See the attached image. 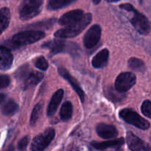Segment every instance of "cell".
I'll list each match as a JSON object with an SVG mask.
<instances>
[{
	"label": "cell",
	"instance_id": "6da1fadb",
	"mask_svg": "<svg viewBox=\"0 0 151 151\" xmlns=\"http://www.w3.org/2000/svg\"><path fill=\"white\" fill-rule=\"evenodd\" d=\"M120 8L131 12L133 13L132 17L130 19V22L134 26V27L142 35H147L150 32V25L148 19L143 14L136 10L132 4H121Z\"/></svg>",
	"mask_w": 151,
	"mask_h": 151
},
{
	"label": "cell",
	"instance_id": "7a4b0ae2",
	"mask_svg": "<svg viewBox=\"0 0 151 151\" xmlns=\"http://www.w3.org/2000/svg\"><path fill=\"white\" fill-rule=\"evenodd\" d=\"M92 19L91 13H86L83 17L76 23L66 27L55 32V36L58 38H70L79 35L90 24Z\"/></svg>",
	"mask_w": 151,
	"mask_h": 151
},
{
	"label": "cell",
	"instance_id": "3957f363",
	"mask_svg": "<svg viewBox=\"0 0 151 151\" xmlns=\"http://www.w3.org/2000/svg\"><path fill=\"white\" fill-rule=\"evenodd\" d=\"M45 37V33L39 30H27L16 34L12 38L13 48L28 45L37 42Z\"/></svg>",
	"mask_w": 151,
	"mask_h": 151
},
{
	"label": "cell",
	"instance_id": "277c9868",
	"mask_svg": "<svg viewBox=\"0 0 151 151\" xmlns=\"http://www.w3.org/2000/svg\"><path fill=\"white\" fill-rule=\"evenodd\" d=\"M44 0H24L19 8V16L22 20H29L40 13Z\"/></svg>",
	"mask_w": 151,
	"mask_h": 151
},
{
	"label": "cell",
	"instance_id": "5b68a950",
	"mask_svg": "<svg viewBox=\"0 0 151 151\" xmlns=\"http://www.w3.org/2000/svg\"><path fill=\"white\" fill-rule=\"evenodd\" d=\"M119 116L125 122L134 125L139 129L147 130L150 127L148 121L142 117L139 114L132 109H122L119 111Z\"/></svg>",
	"mask_w": 151,
	"mask_h": 151
},
{
	"label": "cell",
	"instance_id": "8992f818",
	"mask_svg": "<svg viewBox=\"0 0 151 151\" xmlns=\"http://www.w3.org/2000/svg\"><path fill=\"white\" fill-rule=\"evenodd\" d=\"M55 131L53 128H47L42 134L36 136L31 144V151H44L54 139Z\"/></svg>",
	"mask_w": 151,
	"mask_h": 151
},
{
	"label": "cell",
	"instance_id": "52a82bcc",
	"mask_svg": "<svg viewBox=\"0 0 151 151\" xmlns=\"http://www.w3.org/2000/svg\"><path fill=\"white\" fill-rule=\"evenodd\" d=\"M137 78L132 72H123L116 78L115 88L119 92L124 93L131 89L136 83Z\"/></svg>",
	"mask_w": 151,
	"mask_h": 151
},
{
	"label": "cell",
	"instance_id": "ba28073f",
	"mask_svg": "<svg viewBox=\"0 0 151 151\" xmlns=\"http://www.w3.org/2000/svg\"><path fill=\"white\" fill-rule=\"evenodd\" d=\"M101 38V27L95 24L88 29L83 38V44L86 48L91 49L95 47Z\"/></svg>",
	"mask_w": 151,
	"mask_h": 151
},
{
	"label": "cell",
	"instance_id": "9c48e42d",
	"mask_svg": "<svg viewBox=\"0 0 151 151\" xmlns=\"http://www.w3.org/2000/svg\"><path fill=\"white\" fill-rule=\"evenodd\" d=\"M127 143L131 151H150L148 145L132 132L127 133Z\"/></svg>",
	"mask_w": 151,
	"mask_h": 151
},
{
	"label": "cell",
	"instance_id": "30bf717a",
	"mask_svg": "<svg viewBox=\"0 0 151 151\" xmlns=\"http://www.w3.org/2000/svg\"><path fill=\"white\" fill-rule=\"evenodd\" d=\"M83 11L81 10H74L63 14L59 19L58 22L60 25L69 26L79 22L83 17Z\"/></svg>",
	"mask_w": 151,
	"mask_h": 151
},
{
	"label": "cell",
	"instance_id": "8fae6325",
	"mask_svg": "<svg viewBox=\"0 0 151 151\" xmlns=\"http://www.w3.org/2000/svg\"><path fill=\"white\" fill-rule=\"evenodd\" d=\"M58 73L60 74V75L62 78H64L65 80H66V81L69 83V84L72 86L73 89L75 91V92L78 94L81 101L83 103L84 99H85V94H84V91H83L82 88H81V87L80 86L79 84H78L76 79H75V78H74L73 77L67 72V70H66V69H64V68H59Z\"/></svg>",
	"mask_w": 151,
	"mask_h": 151
},
{
	"label": "cell",
	"instance_id": "7c38bea8",
	"mask_svg": "<svg viewBox=\"0 0 151 151\" xmlns=\"http://www.w3.org/2000/svg\"><path fill=\"white\" fill-rule=\"evenodd\" d=\"M69 44L65 43L64 41L59 39L52 40V41H48V42L44 43L42 45L43 48L48 49L50 51L51 54L55 55L58 53H60L66 50L67 52Z\"/></svg>",
	"mask_w": 151,
	"mask_h": 151
},
{
	"label": "cell",
	"instance_id": "4fadbf2b",
	"mask_svg": "<svg viewBox=\"0 0 151 151\" xmlns=\"http://www.w3.org/2000/svg\"><path fill=\"white\" fill-rule=\"evenodd\" d=\"M97 134L103 139H111L117 137L118 131L114 126L106 123H100L96 128Z\"/></svg>",
	"mask_w": 151,
	"mask_h": 151
},
{
	"label": "cell",
	"instance_id": "5bb4252c",
	"mask_svg": "<svg viewBox=\"0 0 151 151\" xmlns=\"http://www.w3.org/2000/svg\"><path fill=\"white\" fill-rule=\"evenodd\" d=\"M13 56L10 50L6 47L0 46V69L7 70L12 66Z\"/></svg>",
	"mask_w": 151,
	"mask_h": 151
},
{
	"label": "cell",
	"instance_id": "9a60e30c",
	"mask_svg": "<svg viewBox=\"0 0 151 151\" xmlns=\"http://www.w3.org/2000/svg\"><path fill=\"white\" fill-rule=\"evenodd\" d=\"M63 94L64 91L63 89H59L53 94L50 103L49 104L48 108H47V114L48 116H52L55 114L56 111H57L59 105H60V102H61L62 98L63 97Z\"/></svg>",
	"mask_w": 151,
	"mask_h": 151
},
{
	"label": "cell",
	"instance_id": "2e32d148",
	"mask_svg": "<svg viewBox=\"0 0 151 151\" xmlns=\"http://www.w3.org/2000/svg\"><path fill=\"white\" fill-rule=\"evenodd\" d=\"M125 140L123 138L117 139L112 140V141L103 142H91V146L94 148L99 150H104L111 147H119L124 145Z\"/></svg>",
	"mask_w": 151,
	"mask_h": 151
},
{
	"label": "cell",
	"instance_id": "e0dca14e",
	"mask_svg": "<svg viewBox=\"0 0 151 151\" xmlns=\"http://www.w3.org/2000/svg\"><path fill=\"white\" fill-rule=\"evenodd\" d=\"M109 57V52L107 49L101 50L94 57L92 60V66L95 69H101L106 66Z\"/></svg>",
	"mask_w": 151,
	"mask_h": 151
},
{
	"label": "cell",
	"instance_id": "ac0fdd59",
	"mask_svg": "<svg viewBox=\"0 0 151 151\" xmlns=\"http://www.w3.org/2000/svg\"><path fill=\"white\" fill-rule=\"evenodd\" d=\"M44 78V75L40 72H31L29 76L27 77L26 80L24 81V88H28L30 87L34 86L37 85L39 82L42 81Z\"/></svg>",
	"mask_w": 151,
	"mask_h": 151
},
{
	"label": "cell",
	"instance_id": "d6986e66",
	"mask_svg": "<svg viewBox=\"0 0 151 151\" xmlns=\"http://www.w3.org/2000/svg\"><path fill=\"white\" fill-rule=\"evenodd\" d=\"M10 20V12L7 7L0 9V34L8 27Z\"/></svg>",
	"mask_w": 151,
	"mask_h": 151
},
{
	"label": "cell",
	"instance_id": "ffe728a7",
	"mask_svg": "<svg viewBox=\"0 0 151 151\" xmlns=\"http://www.w3.org/2000/svg\"><path fill=\"white\" fill-rule=\"evenodd\" d=\"M76 0H49L47 8L50 10H55L69 5Z\"/></svg>",
	"mask_w": 151,
	"mask_h": 151
},
{
	"label": "cell",
	"instance_id": "44dd1931",
	"mask_svg": "<svg viewBox=\"0 0 151 151\" xmlns=\"http://www.w3.org/2000/svg\"><path fill=\"white\" fill-rule=\"evenodd\" d=\"M72 111H73V108L72 103L69 101L65 102L62 106L60 111V116L62 120L65 122L69 120L72 118Z\"/></svg>",
	"mask_w": 151,
	"mask_h": 151
},
{
	"label": "cell",
	"instance_id": "7402d4cb",
	"mask_svg": "<svg viewBox=\"0 0 151 151\" xmlns=\"http://www.w3.org/2000/svg\"><path fill=\"white\" fill-rule=\"evenodd\" d=\"M19 109L17 103H15L13 100H10L7 101L1 108V113L6 116H10L14 114Z\"/></svg>",
	"mask_w": 151,
	"mask_h": 151
},
{
	"label": "cell",
	"instance_id": "603a6c76",
	"mask_svg": "<svg viewBox=\"0 0 151 151\" xmlns=\"http://www.w3.org/2000/svg\"><path fill=\"white\" fill-rule=\"evenodd\" d=\"M128 67L136 72H142L145 69V63L137 58H131L128 60Z\"/></svg>",
	"mask_w": 151,
	"mask_h": 151
},
{
	"label": "cell",
	"instance_id": "cb8c5ba5",
	"mask_svg": "<svg viewBox=\"0 0 151 151\" xmlns=\"http://www.w3.org/2000/svg\"><path fill=\"white\" fill-rule=\"evenodd\" d=\"M30 73V68L27 64H25L16 70L15 72V77L19 81H25Z\"/></svg>",
	"mask_w": 151,
	"mask_h": 151
},
{
	"label": "cell",
	"instance_id": "d4e9b609",
	"mask_svg": "<svg viewBox=\"0 0 151 151\" xmlns=\"http://www.w3.org/2000/svg\"><path fill=\"white\" fill-rule=\"evenodd\" d=\"M106 94L108 98L110 99L112 101H120L124 97L122 93L119 92L116 89H114L112 87H109L106 89Z\"/></svg>",
	"mask_w": 151,
	"mask_h": 151
},
{
	"label": "cell",
	"instance_id": "484cf974",
	"mask_svg": "<svg viewBox=\"0 0 151 151\" xmlns=\"http://www.w3.org/2000/svg\"><path fill=\"white\" fill-rule=\"evenodd\" d=\"M42 109H43L42 103H38V104L34 107L32 114H31L30 120H29V123H30V125H32H32H35V123L37 122L40 115H41V111H42Z\"/></svg>",
	"mask_w": 151,
	"mask_h": 151
},
{
	"label": "cell",
	"instance_id": "4316f807",
	"mask_svg": "<svg viewBox=\"0 0 151 151\" xmlns=\"http://www.w3.org/2000/svg\"><path fill=\"white\" fill-rule=\"evenodd\" d=\"M35 67L38 68V69H41V70H47V68H48V62L47 61V60L45 59V58L41 56V57H38V58L35 60Z\"/></svg>",
	"mask_w": 151,
	"mask_h": 151
},
{
	"label": "cell",
	"instance_id": "83f0119b",
	"mask_svg": "<svg viewBox=\"0 0 151 151\" xmlns=\"http://www.w3.org/2000/svg\"><path fill=\"white\" fill-rule=\"evenodd\" d=\"M142 112L143 114L147 117L151 119V101L149 100H145L143 102L141 107Z\"/></svg>",
	"mask_w": 151,
	"mask_h": 151
},
{
	"label": "cell",
	"instance_id": "f1b7e54d",
	"mask_svg": "<svg viewBox=\"0 0 151 151\" xmlns=\"http://www.w3.org/2000/svg\"><path fill=\"white\" fill-rule=\"evenodd\" d=\"M29 143V137H24L18 143V150L19 151H24L26 150Z\"/></svg>",
	"mask_w": 151,
	"mask_h": 151
},
{
	"label": "cell",
	"instance_id": "f546056e",
	"mask_svg": "<svg viewBox=\"0 0 151 151\" xmlns=\"http://www.w3.org/2000/svg\"><path fill=\"white\" fill-rule=\"evenodd\" d=\"M10 79L7 75H0V88H4L10 85Z\"/></svg>",
	"mask_w": 151,
	"mask_h": 151
},
{
	"label": "cell",
	"instance_id": "4dcf8cb0",
	"mask_svg": "<svg viewBox=\"0 0 151 151\" xmlns=\"http://www.w3.org/2000/svg\"><path fill=\"white\" fill-rule=\"evenodd\" d=\"M5 98H6L5 94H3V93H0V103H2V102L5 100Z\"/></svg>",
	"mask_w": 151,
	"mask_h": 151
},
{
	"label": "cell",
	"instance_id": "1f68e13d",
	"mask_svg": "<svg viewBox=\"0 0 151 151\" xmlns=\"http://www.w3.org/2000/svg\"><path fill=\"white\" fill-rule=\"evenodd\" d=\"M7 151H15L14 147H13V145H10V146H9L8 148H7Z\"/></svg>",
	"mask_w": 151,
	"mask_h": 151
},
{
	"label": "cell",
	"instance_id": "d6a6232c",
	"mask_svg": "<svg viewBox=\"0 0 151 151\" xmlns=\"http://www.w3.org/2000/svg\"><path fill=\"white\" fill-rule=\"evenodd\" d=\"M91 1H92L93 3H94V4H99V3L100 2V0H91Z\"/></svg>",
	"mask_w": 151,
	"mask_h": 151
},
{
	"label": "cell",
	"instance_id": "836d02e7",
	"mask_svg": "<svg viewBox=\"0 0 151 151\" xmlns=\"http://www.w3.org/2000/svg\"><path fill=\"white\" fill-rule=\"evenodd\" d=\"M106 1H109V2H115V1H118L119 0H106Z\"/></svg>",
	"mask_w": 151,
	"mask_h": 151
},
{
	"label": "cell",
	"instance_id": "e575fe53",
	"mask_svg": "<svg viewBox=\"0 0 151 151\" xmlns=\"http://www.w3.org/2000/svg\"><path fill=\"white\" fill-rule=\"evenodd\" d=\"M139 1L140 3H142V0H139Z\"/></svg>",
	"mask_w": 151,
	"mask_h": 151
}]
</instances>
